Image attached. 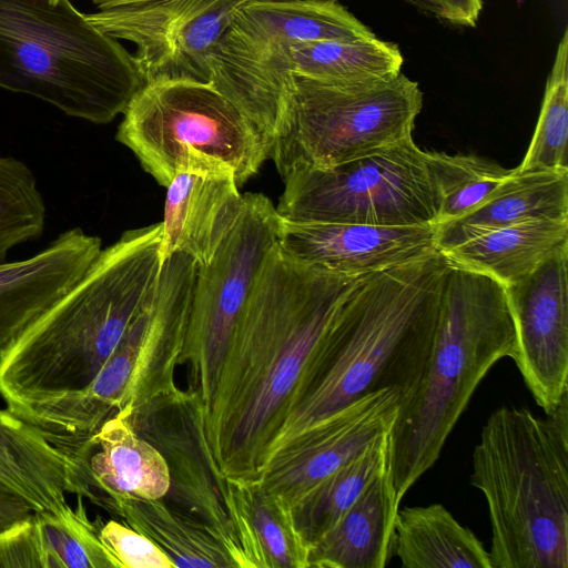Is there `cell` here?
Wrapping results in <instances>:
<instances>
[{"mask_svg":"<svg viewBox=\"0 0 568 568\" xmlns=\"http://www.w3.org/2000/svg\"><path fill=\"white\" fill-rule=\"evenodd\" d=\"M282 179L276 211L301 223L436 225L437 197L426 151L413 138L329 168L296 166Z\"/></svg>","mask_w":568,"mask_h":568,"instance_id":"cell-9","label":"cell"},{"mask_svg":"<svg viewBox=\"0 0 568 568\" xmlns=\"http://www.w3.org/2000/svg\"><path fill=\"white\" fill-rule=\"evenodd\" d=\"M537 219H568V170L513 169L478 207L436 225V246L444 253L490 230Z\"/></svg>","mask_w":568,"mask_h":568,"instance_id":"cell-22","label":"cell"},{"mask_svg":"<svg viewBox=\"0 0 568 568\" xmlns=\"http://www.w3.org/2000/svg\"><path fill=\"white\" fill-rule=\"evenodd\" d=\"M224 480V504L244 568H310V546L292 506L257 481Z\"/></svg>","mask_w":568,"mask_h":568,"instance_id":"cell-20","label":"cell"},{"mask_svg":"<svg viewBox=\"0 0 568 568\" xmlns=\"http://www.w3.org/2000/svg\"><path fill=\"white\" fill-rule=\"evenodd\" d=\"M281 133L272 158L282 176L296 166L329 168L412 138L423 108L418 82L334 84L291 74L278 90Z\"/></svg>","mask_w":568,"mask_h":568,"instance_id":"cell-8","label":"cell"},{"mask_svg":"<svg viewBox=\"0 0 568 568\" xmlns=\"http://www.w3.org/2000/svg\"><path fill=\"white\" fill-rule=\"evenodd\" d=\"M122 114L116 141L164 187L182 173L232 176L241 186L270 156L257 128L211 81L146 83Z\"/></svg>","mask_w":568,"mask_h":568,"instance_id":"cell-7","label":"cell"},{"mask_svg":"<svg viewBox=\"0 0 568 568\" xmlns=\"http://www.w3.org/2000/svg\"><path fill=\"white\" fill-rule=\"evenodd\" d=\"M101 250L100 237L73 227L34 255L0 264V352L82 277Z\"/></svg>","mask_w":568,"mask_h":568,"instance_id":"cell-18","label":"cell"},{"mask_svg":"<svg viewBox=\"0 0 568 568\" xmlns=\"http://www.w3.org/2000/svg\"><path fill=\"white\" fill-rule=\"evenodd\" d=\"M166 189L162 262L183 253L197 265L206 264L241 214L244 199L235 179L182 173Z\"/></svg>","mask_w":568,"mask_h":568,"instance_id":"cell-19","label":"cell"},{"mask_svg":"<svg viewBox=\"0 0 568 568\" xmlns=\"http://www.w3.org/2000/svg\"><path fill=\"white\" fill-rule=\"evenodd\" d=\"M162 224L128 230L0 352V397L23 407L88 386L156 285Z\"/></svg>","mask_w":568,"mask_h":568,"instance_id":"cell-3","label":"cell"},{"mask_svg":"<svg viewBox=\"0 0 568 568\" xmlns=\"http://www.w3.org/2000/svg\"><path fill=\"white\" fill-rule=\"evenodd\" d=\"M143 85L134 57L69 0H0V89L105 124Z\"/></svg>","mask_w":568,"mask_h":568,"instance_id":"cell-6","label":"cell"},{"mask_svg":"<svg viewBox=\"0 0 568 568\" xmlns=\"http://www.w3.org/2000/svg\"><path fill=\"white\" fill-rule=\"evenodd\" d=\"M515 328L513 361L545 414L568 397V244L505 286Z\"/></svg>","mask_w":568,"mask_h":568,"instance_id":"cell-13","label":"cell"},{"mask_svg":"<svg viewBox=\"0 0 568 568\" xmlns=\"http://www.w3.org/2000/svg\"><path fill=\"white\" fill-rule=\"evenodd\" d=\"M72 464V493L106 510L125 497L163 498L170 489L165 459L115 413L87 440L65 452Z\"/></svg>","mask_w":568,"mask_h":568,"instance_id":"cell-17","label":"cell"},{"mask_svg":"<svg viewBox=\"0 0 568 568\" xmlns=\"http://www.w3.org/2000/svg\"><path fill=\"white\" fill-rule=\"evenodd\" d=\"M278 243L303 262L348 277H361L438 251L436 225L301 223L282 219Z\"/></svg>","mask_w":568,"mask_h":568,"instance_id":"cell-16","label":"cell"},{"mask_svg":"<svg viewBox=\"0 0 568 568\" xmlns=\"http://www.w3.org/2000/svg\"><path fill=\"white\" fill-rule=\"evenodd\" d=\"M447 267L437 251L356 281L288 400L266 464L302 430L368 393L396 388L402 403L414 393L430 354Z\"/></svg>","mask_w":568,"mask_h":568,"instance_id":"cell-2","label":"cell"},{"mask_svg":"<svg viewBox=\"0 0 568 568\" xmlns=\"http://www.w3.org/2000/svg\"><path fill=\"white\" fill-rule=\"evenodd\" d=\"M568 244V219H537L490 230L443 254L449 263L515 283Z\"/></svg>","mask_w":568,"mask_h":568,"instance_id":"cell-24","label":"cell"},{"mask_svg":"<svg viewBox=\"0 0 568 568\" xmlns=\"http://www.w3.org/2000/svg\"><path fill=\"white\" fill-rule=\"evenodd\" d=\"M515 351L505 286L448 262L426 368L390 432L389 469L399 505L439 458L483 378Z\"/></svg>","mask_w":568,"mask_h":568,"instance_id":"cell-4","label":"cell"},{"mask_svg":"<svg viewBox=\"0 0 568 568\" xmlns=\"http://www.w3.org/2000/svg\"><path fill=\"white\" fill-rule=\"evenodd\" d=\"M105 511L153 541L175 568H235L216 534L173 503L125 497L113 501Z\"/></svg>","mask_w":568,"mask_h":568,"instance_id":"cell-25","label":"cell"},{"mask_svg":"<svg viewBox=\"0 0 568 568\" xmlns=\"http://www.w3.org/2000/svg\"><path fill=\"white\" fill-rule=\"evenodd\" d=\"M125 416L134 432L165 459L171 480L166 495L173 504L204 521L216 534L235 568H244L224 504L225 480L210 452L204 405L199 396L176 387Z\"/></svg>","mask_w":568,"mask_h":568,"instance_id":"cell-12","label":"cell"},{"mask_svg":"<svg viewBox=\"0 0 568 568\" xmlns=\"http://www.w3.org/2000/svg\"><path fill=\"white\" fill-rule=\"evenodd\" d=\"M390 432L378 436L356 457L314 485L292 506L297 529L310 549L339 521L375 476L387 467L390 458Z\"/></svg>","mask_w":568,"mask_h":568,"instance_id":"cell-27","label":"cell"},{"mask_svg":"<svg viewBox=\"0 0 568 568\" xmlns=\"http://www.w3.org/2000/svg\"><path fill=\"white\" fill-rule=\"evenodd\" d=\"M416 10L456 27H475L483 0H402Z\"/></svg>","mask_w":568,"mask_h":568,"instance_id":"cell-34","label":"cell"},{"mask_svg":"<svg viewBox=\"0 0 568 568\" xmlns=\"http://www.w3.org/2000/svg\"><path fill=\"white\" fill-rule=\"evenodd\" d=\"M233 229L210 262L197 265L179 365L189 390L210 403L237 318L263 262L280 239L281 216L271 200L246 193Z\"/></svg>","mask_w":568,"mask_h":568,"instance_id":"cell-10","label":"cell"},{"mask_svg":"<svg viewBox=\"0 0 568 568\" xmlns=\"http://www.w3.org/2000/svg\"><path fill=\"white\" fill-rule=\"evenodd\" d=\"M358 278L303 262L278 242L268 251L204 407L223 479L258 480L288 400Z\"/></svg>","mask_w":568,"mask_h":568,"instance_id":"cell-1","label":"cell"},{"mask_svg":"<svg viewBox=\"0 0 568 568\" xmlns=\"http://www.w3.org/2000/svg\"><path fill=\"white\" fill-rule=\"evenodd\" d=\"M30 506L0 483V530L32 514Z\"/></svg>","mask_w":568,"mask_h":568,"instance_id":"cell-35","label":"cell"},{"mask_svg":"<svg viewBox=\"0 0 568 568\" xmlns=\"http://www.w3.org/2000/svg\"><path fill=\"white\" fill-rule=\"evenodd\" d=\"M400 403L398 389L384 388L337 409L282 446L257 483L293 506L314 485L390 432Z\"/></svg>","mask_w":568,"mask_h":568,"instance_id":"cell-14","label":"cell"},{"mask_svg":"<svg viewBox=\"0 0 568 568\" xmlns=\"http://www.w3.org/2000/svg\"><path fill=\"white\" fill-rule=\"evenodd\" d=\"M329 1H337V0H329Z\"/></svg>","mask_w":568,"mask_h":568,"instance_id":"cell-37","label":"cell"},{"mask_svg":"<svg viewBox=\"0 0 568 568\" xmlns=\"http://www.w3.org/2000/svg\"><path fill=\"white\" fill-rule=\"evenodd\" d=\"M0 568H49L33 513L0 530Z\"/></svg>","mask_w":568,"mask_h":568,"instance_id":"cell-33","label":"cell"},{"mask_svg":"<svg viewBox=\"0 0 568 568\" xmlns=\"http://www.w3.org/2000/svg\"><path fill=\"white\" fill-rule=\"evenodd\" d=\"M53 1H57V0H53Z\"/></svg>","mask_w":568,"mask_h":568,"instance_id":"cell-38","label":"cell"},{"mask_svg":"<svg viewBox=\"0 0 568 568\" xmlns=\"http://www.w3.org/2000/svg\"><path fill=\"white\" fill-rule=\"evenodd\" d=\"M394 554L405 568H491L483 542L440 504L398 508Z\"/></svg>","mask_w":568,"mask_h":568,"instance_id":"cell-26","label":"cell"},{"mask_svg":"<svg viewBox=\"0 0 568 568\" xmlns=\"http://www.w3.org/2000/svg\"><path fill=\"white\" fill-rule=\"evenodd\" d=\"M426 153L438 204L436 225L478 207L511 173V170L471 154Z\"/></svg>","mask_w":568,"mask_h":568,"instance_id":"cell-28","label":"cell"},{"mask_svg":"<svg viewBox=\"0 0 568 568\" xmlns=\"http://www.w3.org/2000/svg\"><path fill=\"white\" fill-rule=\"evenodd\" d=\"M568 30L558 43L538 122L529 148L516 168L523 172L568 170Z\"/></svg>","mask_w":568,"mask_h":568,"instance_id":"cell-30","label":"cell"},{"mask_svg":"<svg viewBox=\"0 0 568 568\" xmlns=\"http://www.w3.org/2000/svg\"><path fill=\"white\" fill-rule=\"evenodd\" d=\"M196 262L183 253L165 258L159 281L126 331L122 345L133 366L125 415L179 387L175 369L184 346Z\"/></svg>","mask_w":568,"mask_h":568,"instance_id":"cell-15","label":"cell"},{"mask_svg":"<svg viewBox=\"0 0 568 568\" xmlns=\"http://www.w3.org/2000/svg\"><path fill=\"white\" fill-rule=\"evenodd\" d=\"M471 460L470 484L489 513L491 568H568V397L546 417L496 409Z\"/></svg>","mask_w":568,"mask_h":568,"instance_id":"cell-5","label":"cell"},{"mask_svg":"<svg viewBox=\"0 0 568 568\" xmlns=\"http://www.w3.org/2000/svg\"><path fill=\"white\" fill-rule=\"evenodd\" d=\"M72 464L36 428L0 409V483L37 511H59L71 494Z\"/></svg>","mask_w":568,"mask_h":568,"instance_id":"cell-23","label":"cell"},{"mask_svg":"<svg viewBox=\"0 0 568 568\" xmlns=\"http://www.w3.org/2000/svg\"><path fill=\"white\" fill-rule=\"evenodd\" d=\"M33 517L49 568H122L99 536L100 519L91 520L83 498L59 511H37Z\"/></svg>","mask_w":568,"mask_h":568,"instance_id":"cell-29","label":"cell"},{"mask_svg":"<svg viewBox=\"0 0 568 568\" xmlns=\"http://www.w3.org/2000/svg\"><path fill=\"white\" fill-rule=\"evenodd\" d=\"M136 1L144 0H93V3L101 10Z\"/></svg>","mask_w":568,"mask_h":568,"instance_id":"cell-36","label":"cell"},{"mask_svg":"<svg viewBox=\"0 0 568 568\" xmlns=\"http://www.w3.org/2000/svg\"><path fill=\"white\" fill-rule=\"evenodd\" d=\"M247 0H144L87 14L102 32L136 45L144 84L211 81L210 61L235 12Z\"/></svg>","mask_w":568,"mask_h":568,"instance_id":"cell-11","label":"cell"},{"mask_svg":"<svg viewBox=\"0 0 568 568\" xmlns=\"http://www.w3.org/2000/svg\"><path fill=\"white\" fill-rule=\"evenodd\" d=\"M396 501L389 464L310 549V568H384L395 547Z\"/></svg>","mask_w":568,"mask_h":568,"instance_id":"cell-21","label":"cell"},{"mask_svg":"<svg viewBox=\"0 0 568 568\" xmlns=\"http://www.w3.org/2000/svg\"><path fill=\"white\" fill-rule=\"evenodd\" d=\"M99 536L122 568H175L153 541L115 519L101 521Z\"/></svg>","mask_w":568,"mask_h":568,"instance_id":"cell-32","label":"cell"},{"mask_svg":"<svg viewBox=\"0 0 568 568\" xmlns=\"http://www.w3.org/2000/svg\"><path fill=\"white\" fill-rule=\"evenodd\" d=\"M45 219V202L32 170L0 154V264L16 246L39 239Z\"/></svg>","mask_w":568,"mask_h":568,"instance_id":"cell-31","label":"cell"}]
</instances>
